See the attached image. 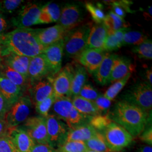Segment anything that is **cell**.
<instances>
[{
  "instance_id": "6da1fadb",
  "label": "cell",
  "mask_w": 152,
  "mask_h": 152,
  "mask_svg": "<svg viewBox=\"0 0 152 152\" xmlns=\"http://www.w3.org/2000/svg\"><path fill=\"white\" fill-rule=\"evenodd\" d=\"M44 49L37 38L36 29L16 28L0 36L1 56L14 53L32 58L42 54Z\"/></svg>"
},
{
  "instance_id": "7a4b0ae2",
  "label": "cell",
  "mask_w": 152,
  "mask_h": 152,
  "mask_svg": "<svg viewBox=\"0 0 152 152\" xmlns=\"http://www.w3.org/2000/svg\"><path fill=\"white\" fill-rule=\"evenodd\" d=\"M108 115L113 122L122 126L132 137L140 135L149 122L148 113L124 101L115 104Z\"/></svg>"
},
{
  "instance_id": "3957f363",
  "label": "cell",
  "mask_w": 152,
  "mask_h": 152,
  "mask_svg": "<svg viewBox=\"0 0 152 152\" xmlns=\"http://www.w3.org/2000/svg\"><path fill=\"white\" fill-rule=\"evenodd\" d=\"M90 24H85L69 31L64 38V51L67 57L77 59L87 49L88 37L91 29Z\"/></svg>"
},
{
  "instance_id": "277c9868",
  "label": "cell",
  "mask_w": 152,
  "mask_h": 152,
  "mask_svg": "<svg viewBox=\"0 0 152 152\" xmlns=\"http://www.w3.org/2000/svg\"><path fill=\"white\" fill-rule=\"evenodd\" d=\"M121 98L122 101L134 105L148 113L151 112L152 86L147 82L135 83L122 94Z\"/></svg>"
},
{
  "instance_id": "5b68a950",
  "label": "cell",
  "mask_w": 152,
  "mask_h": 152,
  "mask_svg": "<svg viewBox=\"0 0 152 152\" xmlns=\"http://www.w3.org/2000/svg\"><path fill=\"white\" fill-rule=\"evenodd\" d=\"M106 145L112 152H118L129 147L133 141V137L120 125L111 122L101 133Z\"/></svg>"
},
{
  "instance_id": "8992f818",
  "label": "cell",
  "mask_w": 152,
  "mask_h": 152,
  "mask_svg": "<svg viewBox=\"0 0 152 152\" xmlns=\"http://www.w3.org/2000/svg\"><path fill=\"white\" fill-rule=\"evenodd\" d=\"M32 103L29 95H24L7 112L5 121L7 127L12 128L23 124L29 118Z\"/></svg>"
},
{
  "instance_id": "52a82bcc",
  "label": "cell",
  "mask_w": 152,
  "mask_h": 152,
  "mask_svg": "<svg viewBox=\"0 0 152 152\" xmlns=\"http://www.w3.org/2000/svg\"><path fill=\"white\" fill-rule=\"evenodd\" d=\"M46 121L49 145L58 149L65 142L69 129L64 121L53 114H49Z\"/></svg>"
},
{
  "instance_id": "ba28073f",
  "label": "cell",
  "mask_w": 152,
  "mask_h": 152,
  "mask_svg": "<svg viewBox=\"0 0 152 152\" xmlns=\"http://www.w3.org/2000/svg\"><path fill=\"white\" fill-rule=\"evenodd\" d=\"M42 6L36 3H29L22 6L18 14L11 20L12 25L16 28H27L39 24Z\"/></svg>"
},
{
  "instance_id": "9c48e42d",
  "label": "cell",
  "mask_w": 152,
  "mask_h": 152,
  "mask_svg": "<svg viewBox=\"0 0 152 152\" xmlns=\"http://www.w3.org/2000/svg\"><path fill=\"white\" fill-rule=\"evenodd\" d=\"M20 126L36 144L49 145L46 118L40 115L29 117Z\"/></svg>"
},
{
  "instance_id": "30bf717a",
  "label": "cell",
  "mask_w": 152,
  "mask_h": 152,
  "mask_svg": "<svg viewBox=\"0 0 152 152\" xmlns=\"http://www.w3.org/2000/svg\"><path fill=\"white\" fill-rule=\"evenodd\" d=\"M73 72L74 64L68 63L54 76L53 86L56 99L71 98V83Z\"/></svg>"
},
{
  "instance_id": "8fae6325",
  "label": "cell",
  "mask_w": 152,
  "mask_h": 152,
  "mask_svg": "<svg viewBox=\"0 0 152 152\" xmlns=\"http://www.w3.org/2000/svg\"><path fill=\"white\" fill-rule=\"evenodd\" d=\"M82 19L83 12L81 7L75 3H68L61 9L58 24L69 31L77 27Z\"/></svg>"
},
{
  "instance_id": "7c38bea8",
  "label": "cell",
  "mask_w": 152,
  "mask_h": 152,
  "mask_svg": "<svg viewBox=\"0 0 152 152\" xmlns=\"http://www.w3.org/2000/svg\"><path fill=\"white\" fill-rule=\"evenodd\" d=\"M48 77L53 76L43 54L31 58L28 71L29 86H31Z\"/></svg>"
},
{
  "instance_id": "4fadbf2b",
  "label": "cell",
  "mask_w": 152,
  "mask_h": 152,
  "mask_svg": "<svg viewBox=\"0 0 152 152\" xmlns=\"http://www.w3.org/2000/svg\"><path fill=\"white\" fill-rule=\"evenodd\" d=\"M64 53V40L52 44L44 49L42 54L49 65L51 75L54 77L61 69Z\"/></svg>"
},
{
  "instance_id": "5bb4252c",
  "label": "cell",
  "mask_w": 152,
  "mask_h": 152,
  "mask_svg": "<svg viewBox=\"0 0 152 152\" xmlns=\"http://www.w3.org/2000/svg\"><path fill=\"white\" fill-rule=\"evenodd\" d=\"M105 54V52L102 49L87 48L78 56L76 60L89 73L93 75L102 62Z\"/></svg>"
},
{
  "instance_id": "9a60e30c",
  "label": "cell",
  "mask_w": 152,
  "mask_h": 152,
  "mask_svg": "<svg viewBox=\"0 0 152 152\" xmlns=\"http://www.w3.org/2000/svg\"><path fill=\"white\" fill-rule=\"evenodd\" d=\"M7 136L19 152H30L35 142L20 126L9 128Z\"/></svg>"
},
{
  "instance_id": "2e32d148",
  "label": "cell",
  "mask_w": 152,
  "mask_h": 152,
  "mask_svg": "<svg viewBox=\"0 0 152 152\" xmlns=\"http://www.w3.org/2000/svg\"><path fill=\"white\" fill-rule=\"evenodd\" d=\"M68 32L58 24L44 29H36L37 38L45 49L52 44L64 39Z\"/></svg>"
},
{
  "instance_id": "e0dca14e",
  "label": "cell",
  "mask_w": 152,
  "mask_h": 152,
  "mask_svg": "<svg viewBox=\"0 0 152 152\" xmlns=\"http://www.w3.org/2000/svg\"><path fill=\"white\" fill-rule=\"evenodd\" d=\"M53 77H48L33 85L28 88L29 97L34 105L42 102L54 94Z\"/></svg>"
},
{
  "instance_id": "ac0fdd59",
  "label": "cell",
  "mask_w": 152,
  "mask_h": 152,
  "mask_svg": "<svg viewBox=\"0 0 152 152\" xmlns=\"http://www.w3.org/2000/svg\"><path fill=\"white\" fill-rule=\"evenodd\" d=\"M0 94L11 107L24 95L22 89L11 82L0 72Z\"/></svg>"
},
{
  "instance_id": "d6986e66",
  "label": "cell",
  "mask_w": 152,
  "mask_h": 152,
  "mask_svg": "<svg viewBox=\"0 0 152 152\" xmlns=\"http://www.w3.org/2000/svg\"><path fill=\"white\" fill-rule=\"evenodd\" d=\"M134 70L131 60L126 56L115 55L109 83L120 80Z\"/></svg>"
},
{
  "instance_id": "ffe728a7",
  "label": "cell",
  "mask_w": 152,
  "mask_h": 152,
  "mask_svg": "<svg viewBox=\"0 0 152 152\" xmlns=\"http://www.w3.org/2000/svg\"><path fill=\"white\" fill-rule=\"evenodd\" d=\"M114 54L105 53L104 57L98 69L92 75L99 85L104 86L109 83Z\"/></svg>"
},
{
  "instance_id": "44dd1931",
  "label": "cell",
  "mask_w": 152,
  "mask_h": 152,
  "mask_svg": "<svg viewBox=\"0 0 152 152\" xmlns=\"http://www.w3.org/2000/svg\"><path fill=\"white\" fill-rule=\"evenodd\" d=\"M2 58L4 64L28 78V71L31 58L14 53H9L2 56Z\"/></svg>"
},
{
  "instance_id": "7402d4cb",
  "label": "cell",
  "mask_w": 152,
  "mask_h": 152,
  "mask_svg": "<svg viewBox=\"0 0 152 152\" xmlns=\"http://www.w3.org/2000/svg\"><path fill=\"white\" fill-rule=\"evenodd\" d=\"M107 36L108 29L103 23L95 24L89 33L87 48L102 50Z\"/></svg>"
},
{
  "instance_id": "603a6c76",
  "label": "cell",
  "mask_w": 152,
  "mask_h": 152,
  "mask_svg": "<svg viewBox=\"0 0 152 152\" xmlns=\"http://www.w3.org/2000/svg\"><path fill=\"white\" fill-rule=\"evenodd\" d=\"M95 130L89 124L69 129L66 141H85L95 135Z\"/></svg>"
},
{
  "instance_id": "cb8c5ba5",
  "label": "cell",
  "mask_w": 152,
  "mask_h": 152,
  "mask_svg": "<svg viewBox=\"0 0 152 152\" xmlns=\"http://www.w3.org/2000/svg\"><path fill=\"white\" fill-rule=\"evenodd\" d=\"M74 108L71 98H58L56 99L54 103L52 106L51 108L53 113L52 114L65 123Z\"/></svg>"
},
{
  "instance_id": "d4e9b609",
  "label": "cell",
  "mask_w": 152,
  "mask_h": 152,
  "mask_svg": "<svg viewBox=\"0 0 152 152\" xmlns=\"http://www.w3.org/2000/svg\"><path fill=\"white\" fill-rule=\"evenodd\" d=\"M88 78L87 71L80 64H74V72L72 80L71 96L79 95L82 88L86 83Z\"/></svg>"
},
{
  "instance_id": "484cf974",
  "label": "cell",
  "mask_w": 152,
  "mask_h": 152,
  "mask_svg": "<svg viewBox=\"0 0 152 152\" xmlns=\"http://www.w3.org/2000/svg\"><path fill=\"white\" fill-rule=\"evenodd\" d=\"M61 9L57 4L49 2L42 6L39 24H49L58 22L60 16Z\"/></svg>"
},
{
  "instance_id": "4316f807",
  "label": "cell",
  "mask_w": 152,
  "mask_h": 152,
  "mask_svg": "<svg viewBox=\"0 0 152 152\" xmlns=\"http://www.w3.org/2000/svg\"><path fill=\"white\" fill-rule=\"evenodd\" d=\"M71 100L73 107L81 114L90 117L102 114L94 102L86 100L78 95L73 96Z\"/></svg>"
},
{
  "instance_id": "83f0119b",
  "label": "cell",
  "mask_w": 152,
  "mask_h": 152,
  "mask_svg": "<svg viewBox=\"0 0 152 152\" xmlns=\"http://www.w3.org/2000/svg\"><path fill=\"white\" fill-rule=\"evenodd\" d=\"M0 72L11 82L20 87L23 92H26L30 87L28 78L23 76L20 73L14 71L4 63L0 69Z\"/></svg>"
},
{
  "instance_id": "f1b7e54d",
  "label": "cell",
  "mask_w": 152,
  "mask_h": 152,
  "mask_svg": "<svg viewBox=\"0 0 152 152\" xmlns=\"http://www.w3.org/2000/svg\"><path fill=\"white\" fill-rule=\"evenodd\" d=\"M128 29H129L127 28L121 29L114 32L108 31V36L102 49L104 51L109 53L117 50L122 46L124 34Z\"/></svg>"
},
{
  "instance_id": "f546056e",
  "label": "cell",
  "mask_w": 152,
  "mask_h": 152,
  "mask_svg": "<svg viewBox=\"0 0 152 152\" xmlns=\"http://www.w3.org/2000/svg\"><path fill=\"white\" fill-rule=\"evenodd\" d=\"M103 23L107 28L108 31L110 32H114L128 27L124 19L117 16L112 11H109L106 15Z\"/></svg>"
},
{
  "instance_id": "4dcf8cb0",
  "label": "cell",
  "mask_w": 152,
  "mask_h": 152,
  "mask_svg": "<svg viewBox=\"0 0 152 152\" xmlns=\"http://www.w3.org/2000/svg\"><path fill=\"white\" fill-rule=\"evenodd\" d=\"M85 143L88 150L98 152H112L107 146L102 134L97 131L94 136Z\"/></svg>"
},
{
  "instance_id": "1f68e13d",
  "label": "cell",
  "mask_w": 152,
  "mask_h": 152,
  "mask_svg": "<svg viewBox=\"0 0 152 152\" xmlns=\"http://www.w3.org/2000/svg\"><path fill=\"white\" fill-rule=\"evenodd\" d=\"M132 52L139 58L147 60L152 59V42L150 39H147L141 44L134 47Z\"/></svg>"
},
{
  "instance_id": "d6a6232c",
  "label": "cell",
  "mask_w": 152,
  "mask_h": 152,
  "mask_svg": "<svg viewBox=\"0 0 152 152\" xmlns=\"http://www.w3.org/2000/svg\"><path fill=\"white\" fill-rule=\"evenodd\" d=\"M112 6V12L117 16L124 19L126 16V12L132 13V11L130 9V5L132 4L129 1H105Z\"/></svg>"
},
{
  "instance_id": "836d02e7",
  "label": "cell",
  "mask_w": 152,
  "mask_h": 152,
  "mask_svg": "<svg viewBox=\"0 0 152 152\" xmlns=\"http://www.w3.org/2000/svg\"><path fill=\"white\" fill-rule=\"evenodd\" d=\"M131 76V73H130L124 78L115 82L105 92L103 95L104 96L110 101L113 100L123 89V88L125 87L126 84L130 78Z\"/></svg>"
},
{
  "instance_id": "e575fe53",
  "label": "cell",
  "mask_w": 152,
  "mask_h": 152,
  "mask_svg": "<svg viewBox=\"0 0 152 152\" xmlns=\"http://www.w3.org/2000/svg\"><path fill=\"white\" fill-rule=\"evenodd\" d=\"M148 38L142 33L139 31H130L128 29L124 34L122 46L125 45H138L141 44Z\"/></svg>"
},
{
  "instance_id": "d590c367",
  "label": "cell",
  "mask_w": 152,
  "mask_h": 152,
  "mask_svg": "<svg viewBox=\"0 0 152 152\" xmlns=\"http://www.w3.org/2000/svg\"><path fill=\"white\" fill-rule=\"evenodd\" d=\"M113 121L109 118L108 114H99L91 117L89 121V124L100 133H102L111 122Z\"/></svg>"
},
{
  "instance_id": "8d00e7d4",
  "label": "cell",
  "mask_w": 152,
  "mask_h": 152,
  "mask_svg": "<svg viewBox=\"0 0 152 152\" xmlns=\"http://www.w3.org/2000/svg\"><path fill=\"white\" fill-rule=\"evenodd\" d=\"M85 7L96 24L103 23L106 15L100 5H96L91 2H87L85 4Z\"/></svg>"
},
{
  "instance_id": "74e56055",
  "label": "cell",
  "mask_w": 152,
  "mask_h": 152,
  "mask_svg": "<svg viewBox=\"0 0 152 152\" xmlns=\"http://www.w3.org/2000/svg\"><path fill=\"white\" fill-rule=\"evenodd\" d=\"M57 149L59 152H84L88 150L83 141H67Z\"/></svg>"
},
{
  "instance_id": "f35d334b",
  "label": "cell",
  "mask_w": 152,
  "mask_h": 152,
  "mask_svg": "<svg viewBox=\"0 0 152 152\" xmlns=\"http://www.w3.org/2000/svg\"><path fill=\"white\" fill-rule=\"evenodd\" d=\"M55 100L56 98L53 94L42 102L35 105L36 112L40 116L46 118L49 115V112L52 108L53 104L54 103Z\"/></svg>"
},
{
  "instance_id": "ab89813d",
  "label": "cell",
  "mask_w": 152,
  "mask_h": 152,
  "mask_svg": "<svg viewBox=\"0 0 152 152\" xmlns=\"http://www.w3.org/2000/svg\"><path fill=\"white\" fill-rule=\"evenodd\" d=\"M22 0H3L0 1V12L2 14H11L20 8Z\"/></svg>"
},
{
  "instance_id": "60d3db41",
  "label": "cell",
  "mask_w": 152,
  "mask_h": 152,
  "mask_svg": "<svg viewBox=\"0 0 152 152\" xmlns=\"http://www.w3.org/2000/svg\"><path fill=\"white\" fill-rule=\"evenodd\" d=\"M101 95L92 85L86 83L82 88L78 96L86 100L94 102Z\"/></svg>"
},
{
  "instance_id": "b9f144b4",
  "label": "cell",
  "mask_w": 152,
  "mask_h": 152,
  "mask_svg": "<svg viewBox=\"0 0 152 152\" xmlns=\"http://www.w3.org/2000/svg\"><path fill=\"white\" fill-rule=\"evenodd\" d=\"M0 152H19L9 137L6 136L0 138Z\"/></svg>"
},
{
  "instance_id": "7bdbcfd3",
  "label": "cell",
  "mask_w": 152,
  "mask_h": 152,
  "mask_svg": "<svg viewBox=\"0 0 152 152\" xmlns=\"http://www.w3.org/2000/svg\"><path fill=\"white\" fill-rule=\"evenodd\" d=\"M111 102L107 98L104 96L103 95L101 94L94 102V103L98 108L99 110L102 114L103 113L106 112L108 110L109 108L111 105Z\"/></svg>"
},
{
  "instance_id": "ee69618b",
  "label": "cell",
  "mask_w": 152,
  "mask_h": 152,
  "mask_svg": "<svg viewBox=\"0 0 152 152\" xmlns=\"http://www.w3.org/2000/svg\"><path fill=\"white\" fill-rule=\"evenodd\" d=\"M140 135H141L140 136V138L141 141L151 146L152 145V125L145 127Z\"/></svg>"
},
{
  "instance_id": "f6af8a7d",
  "label": "cell",
  "mask_w": 152,
  "mask_h": 152,
  "mask_svg": "<svg viewBox=\"0 0 152 152\" xmlns=\"http://www.w3.org/2000/svg\"><path fill=\"white\" fill-rule=\"evenodd\" d=\"M10 108L5 99L0 94V121L5 119L6 114Z\"/></svg>"
},
{
  "instance_id": "bcb514c9",
  "label": "cell",
  "mask_w": 152,
  "mask_h": 152,
  "mask_svg": "<svg viewBox=\"0 0 152 152\" xmlns=\"http://www.w3.org/2000/svg\"><path fill=\"white\" fill-rule=\"evenodd\" d=\"M30 152H59L57 149L46 144H36Z\"/></svg>"
},
{
  "instance_id": "7dc6e473",
  "label": "cell",
  "mask_w": 152,
  "mask_h": 152,
  "mask_svg": "<svg viewBox=\"0 0 152 152\" xmlns=\"http://www.w3.org/2000/svg\"><path fill=\"white\" fill-rule=\"evenodd\" d=\"M9 27V23L4 14L0 12V36L5 34Z\"/></svg>"
},
{
  "instance_id": "c3c4849f",
  "label": "cell",
  "mask_w": 152,
  "mask_h": 152,
  "mask_svg": "<svg viewBox=\"0 0 152 152\" xmlns=\"http://www.w3.org/2000/svg\"><path fill=\"white\" fill-rule=\"evenodd\" d=\"M9 127H7L5 120L0 121V138L7 135Z\"/></svg>"
},
{
  "instance_id": "681fc988",
  "label": "cell",
  "mask_w": 152,
  "mask_h": 152,
  "mask_svg": "<svg viewBox=\"0 0 152 152\" xmlns=\"http://www.w3.org/2000/svg\"><path fill=\"white\" fill-rule=\"evenodd\" d=\"M152 69H148L145 72V77L147 78V82L152 86Z\"/></svg>"
},
{
  "instance_id": "f907efd6",
  "label": "cell",
  "mask_w": 152,
  "mask_h": 152,
  "mask_svg": "<svg viewBox=\"0 0 152 152\" xmlns=\"http://www.w3.org/2000/svg\"><path fill=\"white\" fill-rule=\"evenodd\" d=\"M138 152H152V147L150 145H144L138 149Z\"/></svg>"
},
{
  "instance_id": "816d5d0a",
  "label": "cell",
  "mask_w": 152,
  "mask_h": 152,
  "mask_svg": "<svg viewBox=\"0 0 152 152\" xmlns=\"http://www.w3.org/2000/svg\"><path fill=\"white\" fill-rule=\"evenodd\" d=\"M3 65V60H2V58L1 55V53H0V69L1 68L2 66Z\"/></svg>"
},
{
  "instance_id": "f5cc1de1",
  "label": "cell",
  "mask_w": 152,
  "mask_h": 152,
  "mask_svg": "<svg viewBox=\"0 0 152 152\" xmlns=\"http://www.w3.org/2000/svg\"><path fill=\"white\" fill-rule=\"evenodd\" d=\"M95 152V151H90V150H87V151H86L85 152Z\"/></svg>"
}]
</instances>
